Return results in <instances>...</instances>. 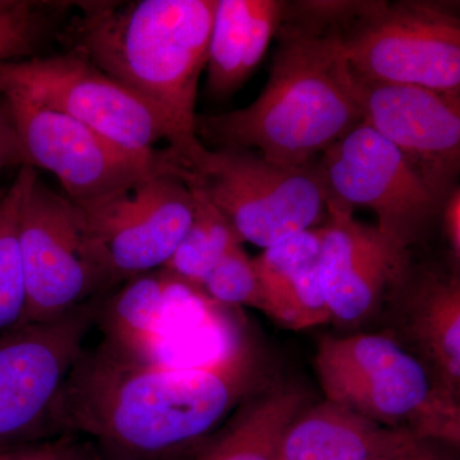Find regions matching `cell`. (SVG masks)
I'll return each instance as SVG.
<instances>
[{
	"instance_id": "obj_1",
	"label": "cell",
	"mask_w": 460,
	"mask_h": 460,
	"mask_svg": "<svg viewBox=\"0 0 460 460\" xmlns=\"http://www.w3.org/2000/svg\"><path fill=\"white\" fill-rule=\"evenodd\" d=\"M250 345L202 363L144 358L102 339L84 349L51 408L48 432L84 436L111 460H163L210 434L256 383Z\"/></svg>"
},
{
	"instance_id": "obj_2",
	"label": "cell",
	"mask_w": 460,
	"mask_h": 460,
	"mask_svg": "<svg viewBox=\"0 0 460 460\" xmlns=\"http://www.w3.org/2000/svg\"><path fill=\"white\" fill-rule=\"evenodd\" d=\"M279 45L259 98L243 109L196 115L215 150H256L272 164L304 166L362 123L352 71L335 30L284 9Z\"/></svg>"
},
{
	"instance_id": "obj_3",
	"label": "cell",
	"mask_w": 460,
	"mask_h": 460,
	"mask_svg": "<svg viewBox=\"0 0 460 460\" xmlns=\"http://www.w3.org/2000/svg\"><path fill=\"white\" fill-rule=\"evenodd\" d=\"M217 0L75 2L65 30L72 51L169 118L181 163L192 172L208 148L195 131L199 75L208 62Z\"/></svg>"
},
{
	"instance_id": "obj_4",
	"label": "cell",
	"mask_w": 460,
	"mask_h": 460,
	"mask_svg": "<svg viewBox=\"0 0 460 460\" xmlns=\"http://www.w3.org/2000/svg\"><path fill=\"white\" fill-rule=\"evenodd\" d=\"M314 367L325 401L425 441L459 445L460 408L425 366L393 339L323 338Z\"/></svg>"
},
{
	"instance_id": "obj_5",
	"label": "cell",
	"mask_w": 460,
	"mask_h": 460,
	"mask_svg": "<svg viewBox=\"0 0 460 460\" xmlns=\"http://www.w3.org/2000/svg\"><path fill=\"white\" fill-rule=\"evenodd\" d=\"M0 91L59 111L135 155L155 156L163 151L157 144L166 141L181 166L180 137L169 118L75 51L0 63Z\"/></svg>"
},
{
	"instance_id": "obj_6",
	"label": "cell",
	"mask_w": 460,
	"mask_h": 460,
	"mask_svg": "<svg viewBox=\"0 0 460 460\" xmlns=\"http://www.w3.org/2000/svg\"><path fill=\"white\" fill-rule=\"evenodd\" d=\"M338 38L359 77L460 93L459 3L362 2Z\"/></svg>"
},
{
	"instance_id": "obj_7",
	"label": "cell",
	"mask_w": 460,
	"mask_h": 460,
	"mask_svg": "<svg viewBox=\"0 0 460 460\" xmlns=\"http://www.w3.org/2000/svg\"><path fill=\"white\" fill-rule=\"evenodd\" d=\"M25 323L71 313L119 284L83 208L33 175L20 215Z\"/></svg>"
},
{
	"instance_id": "obj_8",
	"label": "cell",
	"mask_w": 460,
	"mask_h": 460,
	"mask_svg": "<svg viewBox=\"0 0 460 460\" xmlns=\"http://www.w3.org/2000/svg\"><path fill=\"white\" fill-rule=\"evenodd\" d=\"M187 184L204 193L242 242L263 250L328 219L330 192L319 162L280 166L255 151L208 150Z\"/></svg>"
},
{
	"instance_id": "obj_9",
	"label": "cell",
	"mask_w": 460,
	"mask_h": 460,
	"mask_svg": "<svg viewBox=\"0 0 460 460\" xmlns=\"http://www.w3.org/2000/svg\"><path fill=\"white\" fill-rule=\"evenodd\" d=\"M0 93L13 115L27 165L56 175L66 198L84 213L122 198L160 172L189 178L168 148L155 156L135 155L59 111L11 91Z\"/></svg>"
},
{
	"instance_id": "obj_10",
	"label": "cell",
	"mask_w": 460,
	"mask_h": 460,
	"mask_svg": "<svg viewBox=\"0 0 460 460\" xmlns=\"http://www.w3.org/2000/svg\"><path fill=\"white\" fill-rule=\"evenodd\" d=\"M102 296L0 332V453L49 438L51 408L96 325Z\"/></svg>"
},
{
	"instance_id": "obj_11",
	"label": "cell",
	"mask_w": 460,
	"mask_h": 460,
	"mask_svg": "<svg viewBox=\"0 0 460 460\" xmlns=\"http://www.w3.org/2000/svg\"><path fill=\"white\" fill-rule=\"evenodd\" d=\"M317 162L330 198L370 208L377 228L402 247L420 241L443 210L445 201L401 151L367 124H358Z\"/></svg>"
},
{
	"instance_id": "obj_12",
	"label": "cell",
	"mask_w": 460,
	"mask_h": 460,
	"mask_svg": "<svg viewBox=\"0 0 460 460\" xmlns=\"http://www.w3.org/2000/svg\"><path fill=\"white\" fill-rule=\"evenodd\" d=\"M362 123L398 148L447 199L460 171V93L366 80L352 72Z\"/></svg>"
},
{
	"instance_id": "obj_13",
	"label": "cell",
	"mask_w": 460,
	"mask_h": 460,
	"mask_svg": "<svg viewBox=\"0 0 460 460\" xmlns=\"http://www.w3.org/2000/svg\"><path fill=\"white\" fill-rule=\"evenodd\" d=\"M195 198L183 177L160 172L86 213L119 283L163 269L189 230Z\"/></svg>"
},
{
	"instance_id": "obj_14",
	"label": "cell",
	"mask_w": 460,
	"mask_h": 460,
	"mask_svg": "<svg viewBox=\"0 0 460 460\" xmlns=\"http://www.w3.org/2000/svg\"><path fill=\"white\" fill-rule=\"evenodd\" d=\"M321 229L319 274L332 320L357 323L367 319L387 290L404 280L408 248L377 226L358 222L352 208L332 198Z\"/></svg>"
},
{
	"instance_id": "obj_15",
	"label": "cell",
	"mask_w": 460,
	"mask_h": 460,
	"mask_svg": "<svg viewBox=\"0 0 460 460\" xmlns=\"http://www.w3.org/2000/svg\"><path fill=\"white\" fill-rule=\"evenodd\" d=\"M277 460H438L428 441L343 405L305 407L288 425Z\"/></svg>"
},
{
	"instance_id": "obj_16",
	"label": "cell",
	"mask_w": 460,
	"mask_h": 460,
	"mask_svg": "<svg viewBox=\"0 0 460 460\" xmlns=\"http://www.w3.org/2000/svg\"><path fill=\"white\" fill-rule=\"evenodd\" d=\"M280 0H217L208 41V87L226 99L250 77L283 20Z\"/></svg>"
},
{
	"instance_id": "obj_17",
	"label": "cell",
	"mask_w": 460,
	"mask_h": 460,
	"mask_svg": "<svg viewBox=\"0 0 460 460\" xmlns=\"http://www.w3.org/2000/svg\"><path fill=\"white\" fill-rule=\"evenodd\" d=\"M305 407L304 390L278 387L244 405L196 460H277L281 436Z\"/></svg>"
},
{
	"instance_id": "obj_18",
	"label": "cell",
	"mask_w": 460,
	"mask_h": 460,
	"mask_svg": "<svg viewBox=\"0 0 460 460\" xmlns=\"http://www.w3.org/2000/svg\"><path fill=\"white\" fill-rule=\"evenodd\" d=\"M168 284V272L151 271L124 281L113 295L102 296L96 320L102 339L144 358L155 359Z\"/></svg>"
},
{
	"instance_id": "obj_19",
	"label": "cell",
	"mask_w": 460,
	"mask_h": 460,
	"mask_svg": "<svg viewBox=\"0 0 460 460\" xmlns=\"http://www.w3.org/2000/svg\"><path fill=\"white\" fill-rule=\"evenodd\" d=\"M413 332L436 378L449 394L460 385V283L456 277L431 281L420 292L413 314Z\"/></svg>"
},
{
	"instance_id": "obj_20",
	"label": "cell",
	"mask_w": 460,
	"mask_h": 460,
	"mask_svg": "<svg viewBox=\"0 0 460 460\" xmlns=\"http://www.w3.org/2000/svg\"><path fill=\"white\" fill-rule=\"evenodd\" d=\"M195 198V214L171 260L163 270L201 289L217 263L233 247L243 243L232 224L196 187L190 186Z\"/></svg>"
},
{
	"instance_id": "obj_21",
	"label": "cell",
	"mask_w": 460,
	"mask_h": 460,
	"mask_svg": "<svg viewBox=\"0 0 460 460\" xmlns=\"http://www.w3.org/2000/svg\"><path fill=\"white\" fill-rule=\"evenodd\" d=\"M36 169H18L13 183L0 199V332L23 325L27 292L20 242V215Z\"/></svg>"
},
{
	"instance_id": "obj_22",
	"label": "cell",
	"mask_w": 460,
	"mask_h": 460,
	"mask_svg": "<svg viewBox=\"0 0 460 460\" xmlns=\"http://www.w3.org/2000/svg\"><path fill=\"white\" fill-rule=\"evenodd\" d=\"M75 2L0 0V63L38 57Z\"/></svg>"
},
{
	"instance_id": "obj_23",
	"label": "cell",
	"mask_w": 460,
	"mask_h": 460,
	"mask_svg": "<svg viewBox=\"0 0 460 460\" xmlns=\"http://www.w3.org/2000/svg\"><path fill=\"white\" fill-rule=\"evenodd\" d=\"M321 226L296 233L252 259L262 290L263 314L271 317L293 281L319 262Z\"/></svg>"
},
{
	"instance_id": "obj_24",
	"label": "cell",
	"mask_w": 460,
	"mask_h": 460,
	"mask_svg": "<svg viewBox=\"0 0 460 460\" xmlns=\"http://www.w3.org/2000/svg\"><path fill=\"white\" fill-rule=\"evenodd\" d=\"M201 289L217 304L262 311L263 296L252 259L242 244L233 247L206 277Z\"/></svg>"
},
{
	"instance_id": "obj_25",
	"label": "cell",
	"mask_w": 460,
	"mask_h": 460,
	"mask_svg": "<svg viewBox=\"0 0 460 460\" xmlns=\"http://www.w3.org/2000/svg\"><path fill=\"white\" fill-rule=\"evenodd\" d=\"M0 460H99L93 444L81 436L40 438L0 453Z\"/></svg>"
},
{
	"instance_id": "obj_26",
	"label": "cell",
	"mask_w": 460,
	"mask_h": 460,
	"mask_svg": "<svg viewBox=\"0 0 460 460\" xmlns=\"http://www.w3.org/2000/svg\"><path fill=\"white\" fill-rule=\"evenodd\" d=\"M27 165L25 151L7 100L0 93V174L9 168Z\"/></svg>"
},
{
	"instance_id": "obj_27",
	"label": "cell",
	"mask_w": 460,
	"mask_h": 460,
	"mask_svg": "<svg viewBox=\"0 0 460 460\" xmlns=\"http://www.w3.org/2000/svg\"><path fill=\"white\" fill-rule=\"evenodd\" d=\"M445 235L449 241L454 256H460V189L454 187L443 205Z\"/></svg>"
}]
</instances>
